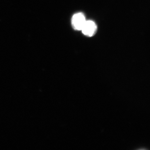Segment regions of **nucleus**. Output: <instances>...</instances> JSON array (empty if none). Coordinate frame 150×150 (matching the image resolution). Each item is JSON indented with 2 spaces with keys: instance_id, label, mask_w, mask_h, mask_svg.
<instances>
[{
  "instance_id": "nucleus-1",
  "label": "nucleus",
  "mask_w": 150,
  "mask_h": 150,
  "mask_svg": "<svg viewBox=\"0 0 150 150\" xmlns=\"http://www.w3.org/2000/svg\"><path fill=\"white\" fill-rule=\"evenodd\" d=\"M86 21L84 15L78 13L74 15L71 20L72 27L75 30H81Z\"/></svg>"
},
{
  "instance_id": "nucleus-2",
  "label": "nucleus",
  "mask_w": 150,
  "mask_h": 150,
  "mask_svg": "<svg viewBox=\"0 0 150 150\" xmlns=\"http://www.w3.org/2000/svg\"><path fill=\"white\" fill-rule=\"evenodd\" d=\"M97 27L95 23L91 21H86L82 29L83 33L88 37H92L96 32Z\"/></svg>"
}]
</instances>
